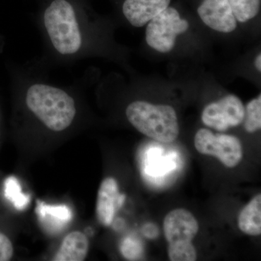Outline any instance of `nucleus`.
I'll use <instances>...</instances> for the list:
<instances>
[{
    "instance_id": "f8f14e48",
    "label": "nucleus",
    "mask_w": 261,
    "mask_h": 261,
    "mask_svg": "<svg viewBox=\"0 0 261 261\" xmlns=\"http://www.w3.org/2000/svg\"><path fill=\"white\" fill-rule=\"evenodd\" d=\"M238 226L243 233L250 236L261 233V195L257 194L245 206L238 218Z\"/></svg>"
},
{
    "instance_id": "2eb2a0df",
    "label": "nucleus",
    "mask_w": 261,
    "mask_h": 261,
    "mask_svg": "<svg viewBox=\"0 0 261 261\" xmlns=\"http://www.w3.org/2000/svg\"><path fill=\"white\" fill-rule=\"evenodd\" d=\"M5 197L13 202L15 207L18 210L23 209L29 202L28 199L21 192L20 184L17 181L16 178L13 176L7 178L5 181Z\"/></svg>"
},
{
    "instance_id": "a211bd4d",
    "label": "nucleus",
    "mask_w": 261,
    "mask_h": 261,
    "mask_svg": "<svg viewBox=\"0 0 261 261\" xmlns=\"http://www.w3.org/2000/svg\"><path fill=\"white\" fill-rule=\"evenodd\" d=\"M13 246L10 239L0 232V261H8L13 255Z\"/></svg>"
},
{
    "instance_id": "4468645a",
    "label": "nucleus",
    "mask_w": 261,
    "mask_h": 261,
    "mask_svg": "<svg viewBox=\"0 0 261 261\" xmlns=\"http://www.w3.org/2000/svg\"><path fill=\"white\" fill-rule=\"evenodd\" d=\"M245 128L254 133L261 128V96L252 99L245 108Z\"/></svg>"
},
{
    "instance_id": "f03ea898",
    "label": "nucleus",
    "mask_w": 261,
    "mask_h": 261,
    "mask_svg": "<svg viewBox=\"0 0 261 261\" xmlns=\"http://www.w3.org/2000/svg\"><path fill=\"white\" fill-rule=\"evenodd\" d=\"M126 115L136 129L158 142H172L179 134L177 115L167 105L135 101L127 107Z\"/></svg>"
},
{
    "instance_id": "20e7f679",
    "label": "nucleus",
    "mask_w": 261,
    "mask_h": 261,
    "mask_svg": "<svg viewBox=\"0 0 261 261\" xmlns=\"http://www.w3.org/2000/svg\"><path fill=\"white\" fill-rule=\"evenodd\" d=\"M199 228L198 221L186 209H175L166 215L163 221V230L168 243L170 260H197V251L192 241L198 233Z\"/></svg>"
},
{
    "instance_id": "6e6552de",
    "label": "nucleus",
    "mask_w": 261,
    "mask_h": 261,
    "mask_svg": "<svg viewBox=\"0 0 261 261\" xmlns=\"http://www.w3.org/2000/svg\"><path fill=\"white\" fill-rule=\"evenodd\" d=\"M197 13L205 25L217 32L230 33L237 28L228 0H204Z\"/></svg>"
},
{
    "instance_id": "6ab92c4d",
    "label": "nucleus",
    "mask_w": 261,
    "mask_h": 261,
    "mask_svg": "<svg viewBox=\"0 0 261 261\" xmlns=\"http://www.w3.org/2000/svg\"><path fill=\"white\" fill-rule=\"evenodd\" d=\"M144 233L145 236L149 238H154L158 236V228L154 227V225L152 224H147L144 227L143 229Z\"/></svg>"
},
{
    "instance_id": "39448f33",
    "label": "nucleus",
    "mask_w": 261,
    "mask_h": 261,
    "mask_svg": "<svg viewBox=\"0 0 261 261\" xmlns=\"http://www.w3.org/2000/svg\"><path fill=\"white\" fill-rule=\"evenodd\" d=\"M188 28V22L180 17L177 10L168 7L148 22L146 41L155 50L168 53L174 47L178 34L186 32Z\"/></svg>"
},
{
    "instance_id": "0eeeda50",
    "label": "nucleus",
    "mask_w": 261,
    "mask_h": 261,
    "mask_svg": "<svg viewBox=\"0 0 261 261\" xmlns=\"http://www.w3.org/2000/svg\"><path fill=\"white\" fill-rule=\"evenodd\" d=\"M245 108L241 99L228 94L206 106L202 113V121L206 126L224 132L231 127L238 126L244 121Z\"/></svg>"
},
{
    "instance_id": "7ed1b4c3",
    "label": "nucleus",
    "mask_w": 261,
    "mask_h": 261,
    "mask_svg": "<svg viewBox=\"0 0 261 261\" xmlns=\"http://www.w3.org/2000/svg\"><path fill=\"white\" fill-rule=\"evenodd\" d=\"M44 25L53 45L61 54H73L80 49L82 36L69 3L53 1L44 13Z\"/></svg>"
},
{
    "instance_id": "9d476101",
    "label": "nucleus",
    "mask_w": 261,
    "mask_h": 261,
    "mask_svg": "<svg viewBox=\"0 0 261 261\" xmlns=\"http://www.w3.org/2000/svg\"><path fill=\"white\" fill-rule=\"evenodd\" d=\"M171 0H125L123 12L135 27H142L169 6Z\"/></svg>"
},
{
    "instance_id": "f257e3e1",
    "label": "nucleus",
    "mask_w": 261,
    "mask_h": 261,
    "mask_svg": "<svg viewBox=\"0 0 261 261\" xmlns=\"http://www.w3.org/2000/svg\"><path fill=\"white\" fill-rule=\"evenodd\" d=\"M27 106L47 128L62 132L70 126L76 109L74 99L62 89L34 84L27 94Z\"/></svg>"
},
{
    "instance_id": "aec40b11",
    "label": "nucleus",
    "mask_w": 261,
    "mask_h": 261,
    "mask_svg": "<svg viewBox=\"0 0 261 261\" xmlns=\"http://www.w3.org/2000/svg\"><path fill=\"white\" fill-rule=\"evenodd\" d=\"M255 66H256L257 70L260 72L261 70V55L257 56L255 59Z\"/></svg>"
},
{
    "instance_id": "423d86ee",
    "label": "nucleus",
    "mask_w": 261,
    "mask_h": 261,
    "mask_svg": "<svg viewBox=\"0 0 261 261\" xmlns=\"http://www.w3.org/2000/svg\"><path fill=\"white\" fill-rule=\"evenodd\" d=\"M195 147L200 154L217 158L226 167L234 168L243 157V146L238 137L201 128L195 136Z\"/></svg>"
},
{
    "instance_id": "ddd939ff",
    "label": "nucleus",
    "mask_w": 261,
    "mask_h": 261,
    "mask_svg": "<svg viewBox=\"0 0 261 261\" xmlns=\"http://www.w3.org/2000/svg\"><path fill=\"white\" fill-rule=\"evenodd\" d=\"M235 18L245 23L255 18L260 10V0H228Z\"/></svg>"
},
{
    "instance_id": "1a4fd4ad",
    "label": "nucleus",
    "mask_w": 261,
    "mask_h": 261,
    "mask_svg": "<svg viewBox=\"0 0 261 261\" xmlns=\"http://www.w3.org/2000/svg\"><path fill=\"white\" fill-rule=\"evenodd\" d=\"M124 201V196L119 194L118 183L112 177L105 178L101 183L97 194L96 214L103 226L112 224L118 207Z\"/></svg>"
},
{
    "instance_id": "dca6fc26",
    "label": "nucleus",
    "mask_w": 261,
    "mask_h": 261,
    "mask_svg": "<svg viewBox=\"0 0 261 261\" xmlns=\"http://www.w3.org/2000/svg\"><path fill=\"white\" fill-rule=\"evenodd\" d=\"M120 249L123 257L129 260H139L144 253L142 243L133 238H128L123 240Z\"/></svg>"
},
{
    "instance_id": "f3484780",
    "label": "nucleus",
    "mask_w": 261,
    "mask_h": 261,
    "mask_svg": "<svg viewBox=\"0 0 261 261\" xmlns=\"http://www.w3.org/2000/svg\"><path fill=\"white\" fill-rule=\"evenodd\" d=\"M41 214L48 215L50 216L51 220H56V222L62 221L63 223L67 222L71 218L70 211L65 205H42L41 207Z\"/></svg>"
},
{
    "instance_id": "9b49d317",
    "label": "nucleus",
    "mask_w": 261,
    "mask_h": 261,
    "mask_svg": "<svg viewBox=\"0 0 261 261\" xmlns=\"http://www.w3.org/2000/svg\"><path fill=\"white\" fill-rule=\"evenodd\" d=\"M89 240L84 233L75 231L67 235L62 242L54 261H83L89 251Z\"/></svg>"
}]
</instances>
